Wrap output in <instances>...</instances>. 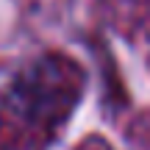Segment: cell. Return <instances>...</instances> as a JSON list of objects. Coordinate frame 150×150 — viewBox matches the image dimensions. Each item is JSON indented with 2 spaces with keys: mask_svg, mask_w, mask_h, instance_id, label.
I'll list each match as a JSON object with an SVG mask.
<instances>
[{
  "mask_svg": "<svg viewBox=\"0 0 150 150\" xmlns=\"http://www.w3.org/2000/svg\"><path fill=\"white\" fill-rule=\"evenodd\" d=\"M83 92V70L61 53L31 61L0 89V150H45Z\"/></svg>",
  "mask_w": 150,
  "mask_h": 150,
  "instance_id": "obj_1",
  "label": "cell"
},
{
  "mask_svg": "<svg viewBox=\"0 0 150 150\" xmlns=\"http://www.w3.org/2000/svg\"><path fill=\"white\" fill-rule=\"evenodd\" d=\"M81 150H111V147H108L106 142H100V139H89V142H86V145L81 147Z\"/></svg>",
  "mask_w": 150,
  "mask_h": 150,
  "instance_id": "obj_2",
  "label": "cell"
}]
</instances>
